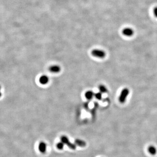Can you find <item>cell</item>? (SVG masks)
I'll list each match as a JSON object with an SVG mask.
<instances>
[{
    "instance_id": "cell-9",
    "label": "cell",
    "mask_w": 157,
    "mask_h": 157,
    "mask_svg": "<svg viewBox=\"0 0 157 157\" xmlns=\"http://www.w3.org/2000/svg\"><path fill=\"white\" fill-rule=\"evenodd\" d=\"M85 97L87 99H91L95 95L94 93L91 90H89L85 93Z\"/></svg>"
},
{
    "instance_id": "cell-12",
    "label": "cell",
    "mask_w": 157,
    "mask_h": 157,
    "mask_svg": "<svg viewBox=\"0 0 157 157\" xmlns=\"http://www.w3.org/2000/svg\"><path fill=\"white\" fill-rule=\"evenodd\" d=\"M94 96L96 97V99L101 100L102 98V94L101 92L97 93L95 94Z\"/></svg>"
},
{
    "instance_id": "cell-8",
    "label": "cell",
    "mask_w": 157,
    "mask_h": 157,
    "mask_svg": "<svg viewBox=\"0 0 157 157\" xmlns=\"http://www.w3.org/2000/svg\"><path fill=\"white\" fill-rule=\"evenodd\" d=\"M148 151L149 153L152 155H155L157 153V150L155 147L153 145H151L148 148Z\"/></svg>"
},
{
    "instance_id": "cell-4",
    "label": "cell",
    "mask_w": 157,
    "mask_h": 157,
    "mask_svg": "<svg viewBox=\"0 0 157 157\" xmlns=\"http://www.w3.org/2000/svg\"><path fill=\"white\" fill-rule=\"evenodd\" d=\"M122 33L125 36L130 37L134 34V31L130 28H125L123 29Z\"/></svg>"
},
{
    "instance_id": "cell-13",
    "label": "cell",
    "mask_w": 157,
    "mask_h": 157,
    "mask_svg": "<svg viewBox=\"0 0 157 157\" xmlns=\"http://www.w3.org/2000/svg\"><path fill=\"white\" fill-rule=\"evenodd\" d=\"M64 143L63 142H60L58 143V144H57V148L60 149V150H62L64 148Z\"/></svg>"
},
{
    "instance_id": "cell-15",
    "label": "cell",
    "mask_w": 157,
    "mask_h": 157,
    "mask_svg": "<svg viewBox=\"0 0 157 157\" xmlns=\"http://www.w3.org/2000/svg\"><path fill=\"white\" fill-rule=\"evenodd\" d=\"M1 96V93L0 92V97Z\"/></svg>"
},
{
    "instance_id": "cell-10",
    "label": "cell",
    "mask_w": 157,
    "mask_h": 157,
    "mask_svg": "<svg viewBox=\"0 0 157 157\" xmlns=\"http://www.w3.org/2000/svg\"><path fill=\"white\" fill-rule=\"evenodd\" d=\"M75 143L76 145H78L79 146L82 147H84L86 145V143L85 141H82L79 139H76L75 141Z\"/></svg>"
},
{
    "instance_id": "cell-5",
    "label": "cell",
    "mask_w": 157,
    "mask_h": 157,
    "mask_svg": "<svg viewBox=\"0 0 157 157\" xmlns=\"http://www.w3.org/2000/svg\"><path fill=\"white\" fill-rule=\"evenodd\" d=\"M49 70L51 72L53 73H58L60 72L61 71V67L60 66L57 65H51L50 67L49 68Z\"/></svg>"
},
{
    "instance_id": "cell-14",
    "label": "cell",
    "mask_w": 157,
    "mask_h": 157,
    "mask_svg": "<svg viewBox=\"0 0 157 157\" xmlns=\"http://www.w3.org/2000/svg\"><path fill=\"white\" fill-rule=\"evenodd\" d=\"M153 12L155 16L157 18V7H156L154 8L153 10Z\"/></svg>"
},
{
    "instance_id": "cell-11",
    "label": "cell",
    "mask_w": 157,
    "mask_h": 157,
    "mask_svg": "<svg viewBox=\"0 0 157 157\" xmlns=\"http://www.w3.org/2000/svg\"><path fill=\"white\" fill-rule=\"evenodd\" d=\"M99 89L100 92H101V93H105L107 92V89L106 88V87L104 85H100L99 87Z\"/></svg>"
},
{
    "instance_id": "cell-1",
    "label": "cell",
    "mask_w": 157,
    "mask_h": 157,
    "mask_svg": "<svg viewBox=\"0 0 157 157\" xmlns=\"http://www.w3.org/2000/svg\"><path fill=\"white\" fill-rule=\"evenodd\" d=\"M130 91L127 88H125L121 91L119 97V101L121 103H124L129 94Z\"/></svg>"
},
{
    "instance_id": "cell-7",
    "label": "cell",
    "mask_w": 157,
    "mask_h": 157,
    "mask_svg": "<svg viewBox=\"0 0 157 157\" xmlns=\"http://www.w3.org/2000/svg\"><path fill=\"white\" fill-rule=\"evenodd\" d=\"M46 144L44 142H41L39 145L38 148L40 152L42 153H45L46 150Z\"/></svg>"
},
{
    "instance_id": "cell-16",
    "label": "cell",
    "mask_w": 157,
    "mask_h": 157,
    "mask_svg": "<svg viewBox=\"0 0 157 157\" xmlns=\"http://www.w3.org/2000/svg\"></svg>"
},
{
    "instance_id": "cell-3",
    "label": "cell",
    "mask_w": 157,
    "mask_h": 157,
    "mask_svg": "<svg viewBox=\"0 0 157 157\" xmlns=\"http://www.w3.org/2000/svg\"><path fill=\"white\" fill-rule=\"evenodd\" d=\"M61 140L62 142H63L64 144L67 145V146L69 147V148H70L73 150L76 149V146L75 145L71 143L67 137H66L65 136H63L61 137Z\"/></svg>"
},
{
    "instance_id": "cell-6",
    "label": "cell",
    "mask_w": 157,
    "mask_h": 157,
    "mask_svg": "<svg viewBox=\"0 0 157 157\" xmlns=\"http://www.w3.org/2000/svg\"><path fill=\"white\" fill-rule=\"evenodd\" d=\"M49 78L46 75H42L39 78V82L42 85L47 84L49 83Z\"/></svg>"
},
{
    "instance_id": "cell-2",
    "label": "cell",
    "mask_w": 157,
    "mask_h": 157,
    "mask_svg": "<svg viewBox=\"0 0 157 157\" xmlns=\"http://www.w3.org/2000/svg\"><path fill=\"white\" fill-rule=\"evenodd\" d=\"M92 54L93 56L98 58H104L106 56V52L103 50L99 49H95L92 51Z\"/></svg>"
}]
</instances>
